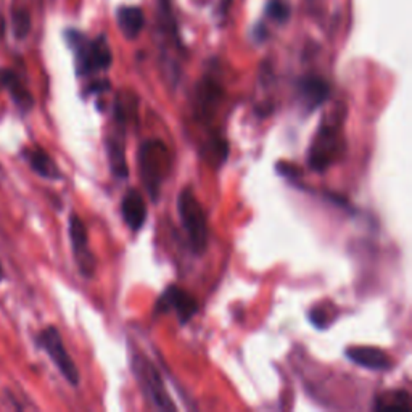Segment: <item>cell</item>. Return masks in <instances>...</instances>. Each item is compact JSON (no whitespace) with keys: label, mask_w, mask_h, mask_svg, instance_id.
Returning a JSON list of instances; mask_svg holds the SVG:
<instances>
[{"label":"cell","mask_w":412,"mask_h":412,"mask_svg":"<svg viewBox=\"0 0 412 412\" xmlns=\"http://www.w3.org/2000/svg\"><path fill=\"white\" fill-rule=\"evenodd\" d=\"M137 166L142 184L152 201H158L161 185L171 170V155L160 139H147L137 150Z\"/></svg>","instance_id":"6da1fadb"},{"label":"cell","mask_w":412,"mask_h":412,"mask_svg":"<svg viewBox=\"0 0 412 412\" xmlns=\"http://www.w3.org/2000/svg\"><path fill=\"white\" fill-rule=\"evenodd\" d=\"M177 213L194 253H205L208 245V219L201 203L190 187L182 189L177 195Z\"/></svg>","instance_id":"7a4b0ae2"},{"label":"cell","mask_w":412,"mask_h":412,"mask_svg":"<svg viewBox=\"0 0 412 412\" xmlns=\"http://www.w3.org/2000/svg\"><path fill=\"white\" fill-rule=\"evenodd\" d=\"M340 121L324 119L317 127L311 147L307 150V165L312 171L324 172L335 163L336 156L343 150V137H341Z\"/></svg>","instance_id":"3957f363"},{"label":"cell","mask_w":412,"mask_h":412,"mask_svg":"<svg viewBox=\"0 0 412 412\" xmlns=\"http://www.w3.org/2000/svg\"><path fill=\"white\" fill-rule=\"evenodd\" d=\"M131 369L134 374L141 392L147 401L158 411H176L177 406L167 393L165 382L153 363L143 355V353L132 351L131 355Z\"/></svg>","instance_id":"277c9868"},{"label":"cell","mask_w":412,"mask_h":412,"mask_svg":"<svg viewBox=\"0 0 412 412\" xmlns=\"http://www.w3.org/2000/svg\"><path fill=\"white\" fill-rule=\"evenodd\" d=\"M68 40L76 55V71L79 76H90L98 71H107L112 66L113 55L105 36L89 40L79 33H71L68 34Z\"/></svg>","instance_id":"5b68a950"},{"label":"cell","mask_w":412,"mask_h":412,"mask_svg":"<svg viewBox=\"0 0 412 412\" xmlns=\"http://www.w3.org/2000/svg\"><path fill=\"white\" fill-rule=\"evenodd\" d=\"M114 127L110 129V134L105 141V148L108 155V163L112 174L124 181L129 176V167H127L126 160V124H127V113L124 112L123 103L118 102L114 105V114H113Z\"/></svg>","instance_id":"8992f818"},{"label":"cell","mask_w":412,"mask_h":412,"mask_svg":"<svg viewBox=\"0 0 412 412\" xmlns=\"http://www.w3.org/2000/svg\"><path fill=\"white\" fill-rule=\"evenodd\" d=\"M39 345L42 346V350L47 353L52 363L55 364V367L60 370V374L65 377V380L71 387H78L81 382L79 370L74 364L73 358L69 356L66 351V346L63 343V339L58 329L54 326L45 327L42 332L39 334Z\"/></svg>","instance_id":"52a82bcc"},{"label":"cell","mask_w":412,"mask_h":412,"mask_svg":"<svg viewBox=\"0 0 412 412\" xmlns=\"http://www.w3.org/2000/svg\"><path fill=\"white\" fill-rule=\"evenodd\" d=\"M199 301L192 293L177 286H170L160 295L155 305V314L174 312L181 326H185L196 312H199Z\"/></svg>","instance_id":"ba28073f"},{"label":"cell","mask_w":412,"mask_h":412,"mask_svg":"<svg viewBox=\"0 0 412 412\" xmlns=\"http://www.w3.org/2000/svg\"><path fill=\"white\" fill-rule=\"evenodd\" d=\"M69 240H71V248L74 254V261L81 274L86 278L94 277L97 261L94 253L89 247V234H87L84 220L78 214L69 216Z\"/></svg>","instance_id":"9c48e42d"},{"label":"cell","mask_w":412,"mask_h":412,"mask_svg":"<svg viewBox=\"0 0 412 412\" xmlns=\"http://www.w3.org/2000/svg\"><path fill=\"white\" fill-rule=\"evenodd\" d=\"M297 95L305 113H312L330 97V86L319 76H305L297 83Z\"/></svg>","instance_id":"30bf717a"},{"label":"cell","mask_w":412,"mask_h":412,"mask_svg":"<svg viewBox=\"0 0 412 412\" xmlns=\"http://www.w3.org/2000/svg\"><path fill=\"white\" fill-rule=\"evenodd\" d=\"M345 356L359 367L374 370V372H387L392 369V359L384 350L375 346H351L346 348Z\"/></svg>","instance_id":"8fae6325"},{"label":"cell","mask_w":412,"mask_h":412,"mask_svg":"<svg viewBox=\"0 0 412 412\" xmlns=\"http://www.w3.org/2000/svg\"><path fill=\"white\" fill-rule=\"evenodd\" d=\"M121 216L132 232L141 230L147 223L148 210L142 194L137 189H129L121 200Z\"/></svg>","instance_id":"7c38bea8"},{"label":"cell","mask_w":412,"mask_h":412,"mask_svg":"<svg viewBox=\"0 0 412 412\" xmlns=\"http://www.w3.org/2000/svg\"><path fill=\"white\" fill-rule=\"evenodd\" d=\"M23 156H25L28 165L31 166V170L37 176L49 179V181H58L61 177V172L58 170L55 160L45 150L39 147H31L23 152Z\"/></svg>","instance_id":"4fadbf2b"},{"label":"cell","mask_w":412,"mask_h":412,"mask_svg":"<svg viewBox=\"0 0 412 412\" xmlns=\"http://www.w3.org/2000/svg\"><path fill=\"white\" fill-rule=\"evenodd\" d=\"M219 97H220L219 87L214 83H210V81H205L203 86L199 87V92H196V102H195L196 118L210 119L213 113L216 112Z\"/></svg>","instance_id":"5bb4252c"},{"label":"cell","mask_w":412,"mask_h":412,"mask_svg":"<svg viewBox=\"0 0 412 412\" xmlns=\"http://www.w3.org/2000/svg\"><path fill=\"white\" fill-rule=\"evenodd\" d=\"M116 21L126 39H136L145 25L143 11L139 7H121L116 11Z\"/></svg>","instance_id":"9a60e30c"},{"label":"cell","mask_w":412,"mask_h":412,"mask_svg":"<svg viewBox=\"0 0 412 412\" xmlns=\"http://www.w3.org/2000/svg\"><path fill=\"white\" fill-rule=\"evenodd\" d=\"M2 83L10 90V94H11V97H13L15 103L23 110V112H28V110L33 108L34 98L26 90V87L20 83V79L16 78V74L5 71L4 76H2Z\"/></svg>","instance_id":"2e32d148"},{"label":"cell","mask_w":412,"mask_h":412,"mask_svg":"<svg viewBox=\"0 0 412 412\" xmlns=\"http://www.w3.org/2000/svg\"><path fill=\"white\" fill-rule=\"evenodd\" d=\"M374 408L377 411H380V409H404V411H411L409 394H408V392L385 393V394H382V396L377 398Z\"/></svg>","instance_id":"e0dca14e"},{"label":"cell","mask_w":412,"mask_h":412,"mask_svg":"<svg viewBox=\"0 0 412 412\" xmlns=\"http://www.w3.org/2000/svg\"><path fill=\"white\" fill-rule=\"evenodd\" d=\"M11 26H13V34L16 39H25L29 31H31V16L26 10H16L11 16Z\"/></svg>","instance_id":"ac0fdd59"},{"label":"cell","mask_w":412,"mask_h":412,"mask_svg":"<svg viewBox=\"0 0 412 412\" xmlns=\"http://www.w3.org/2000/svg\"><path fill=\"white\" fill-rule=\"evenodd\" d=\"M266 15L271 16L272 20L282 23L288 20L290 10L282 0H268V4H266Z\"/></svg>","instance_id":"d6986e66"},{"label":"cell","mask_w":412,"mask_h":412,"mask_svg":"<svg viewBox=\"0 0 412 412\" xmlns=\"http://www.w3.org/2000/svg\"><path fill=\"white\" fill-rule=\"evenodd\" d=\"M276 171L281 174L282 177L288 179V181H297L301 176H303V172L298 166H295L292 163H287V161H281V163L276 165Z\"/></svg>","instance_id":"ffe728a7"},{"label":"cell","mask_w":412,"mask_h":412,"mask_svg":"<svg viewBox=\"0 0 412 412\" xmlns=\"http://www.w3.org/2000/svg\"><path fill=\"white\" fill-rule=\"evenodd\" d=\"M307 317H310V322L312 324V326L319 330L327 329L330 326V317L327 316L326 310H319V307H316V310H312L310 312V316Z\"/></svg>","instance_id":"44dd1931"},{"label":"cell","mask_w":412,"mask_h":412,"mask_svg":"<svg viewBox=\"0 0 412 412\" xmlns=\"http://www.w3.org/2000/svg\"><path fill=\"white\" fill-rule=\"evenodd\" d=\"M108 89H110L108 81H98V83H94L92 86H89L87 92H89V94H95V92H105Z\"/></svg>","instance_id":"7402d4cb"},{"label":"cell","mask_w":412,"mask_h":412,"mask_svg":"<svg viewBox=\"0 0 412 412\" xmlns=\"http://www.w3.org/2000/svg\"><path fill=\"white\" fill-rule=\"evenodd\" d=\"M5 278V272H4V266H2V263H0V282H2Z\"/></svg>","instance_id":"603a6c76"}]
</instances>
